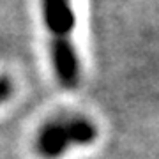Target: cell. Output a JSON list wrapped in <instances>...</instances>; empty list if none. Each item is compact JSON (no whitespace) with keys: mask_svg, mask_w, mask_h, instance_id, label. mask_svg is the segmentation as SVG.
Instances as JSON below:
<instances>
[{"mask_svg":"<svg viewBox=\"0 0 159 159\" xmlns=\"http://www.w3.org/2000/svg\"><path fill=\"white\" fill-rule=\"evenodd\" d=\"M43 20L48 34L51 35V64L58 83L73 90L80 85V58L74 50L73 30L76 18L73 0H41Z\"/></svg>","mask_w":159,"mask_h":159,"instance_id":"6da1fadb","label":"cell"},{"mask_svg":"<svg viewBox=\"0 0 159 159\" xmlns=\"http://www.w3.org/2000/svg\"><path fill=\"white\" fill-rule=\"evenodd\" d=\"M96 138L97 127L90 119L71 115L46 122L37 134L35 148L41 157L57 159L71 145H89Z\"/></svg>","mask_w":159,"mask_h":159,"instance_id":"7a4b0ae2","label":"cell"},{"mask_svg":"<svg viewBox=\"0 0 159 159\" xmlns=\"http://www.w3.org/2000/svg\"><path fill=\"white\" fill-rule=\"evenodd\" d=\"M12 94V85L11 81H9V78H0V102H4L6 99H9Z\"/></svg>","mask_w":159,"mask_h":159,"instance_id":"3957f363","label":"cell"}]
</instances>
